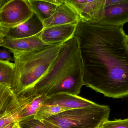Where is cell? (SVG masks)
Returning a JSON list of instances; mask_svg holds the SVG:
<instances>
[{"label": "cell", "instance_id": "cell-8", "mask_svg": "<svg viewBox=\"0 0 128 128\" xmlns=\"http://www.w3.org/2000/svg\"><path fill=\"white\" fill-rule=\"evenodd\" d=\"M80 18L74 10L63 0L52 16L43 22L44 29L67 24H77Z\"/></svg>", "mask_w": 128, "mask_h": 128}, {"label": "cell", "instance_id": "cell-25", "mask_svg": "<svg viewBox=\"0 0 128 128\" xmlns=\"http://www.w3.org/2000/svg\"><path fill=\"white\" fill-rule=\"evenodd\" d=\"M101 124V125H99L98 127L97 128H104L103 127V125Z\"/></svg>", "mask_w": 128, "mask_h": 128}, {"label": "cell", "instance_id": "cell-17", "mask_svg": "<svg viewBox=\"0 0 128 128\" xmlns=\"http://www.w3.org/2000/svg\"><path fill=\"white\" fill-rule=\"evenodd\" d=\"M66 110L64 107L56 104L43 105L37 112L34 118L42 121Z\"/></svg>", "mask_w": 128, "mask_h": 128}, {"label": "cell", "instance_id": "cell-23", "mask_svg": "<svg viewBox=\"0 0 128 128\" xmlns=\"http://www.w3.org/2000/svg\"><path fill=\"white\" fill-rule=\"evenodd\" d=\"M18 121L15 122L3 128H19Z\"/></svg>", "mask_w": 128, "mask_h": 128}, {"label": "cell", "instance_id": "cell-11", "mask_svg": "<svg viewBox=\"0 0 128 128\" xmlns=\"http://www.w3.org/2000/svg\"><path fill=\"white\" fill-rule=\"evenodd\" d=\"M98 22L104 25L123 26L128 22V0H121L117 4L105 7L103 17Z\"/></svg>", "mask_w": 128, "mask_h": 128}, {"label": "cell", "instance_id": "cell-24", "mask_svg": "<svg viewBox=\"0 0 128 128\" xmlns=\"http://www.w3.org/2000/svg\"><path fill=\"white\" fill-rule=\"evenodd\" d=\"M126 41H127V43H128V35H126Z\"/></svg>", "mask_w": 128, "mask_h": 128}, {"label": "cell", "instance_id": "cell-26", "mask_svg": "<svg viewBox=\"0 0 128 128\" xmlns=\"http://www.w3.org/2000/svg\"><path fill=\"white\" fill-rule=\"evenodd\" d=\"M19 128H20V127Z\"/></svg>", "mask_w": 128, "mask_h": 128}, {"label": "cell", "instance_id": "cell-16", "mask_svg": "<svg viewBox=\"0 0 128 128\" xmlns=\"http://www.w3.org/2000/svg\"><path fill=\"white\" fill-rule=\"evenodd\" d=\"M14 67L13 62L0 60V83L11 86Z\"/></svg>", "mask_w": 128, "mask_h": 128}, {"label": "cell", "instance_id": "cell-13", "mask_svg": "<svg viewBox=\"0 0 128 128\" xmlns=\"http://www.w3.org/2000/svg\"><path fill=\"white\" fill-rule=\"evenodd\" d=\"M25 91L28 94V99L24 107L19 114V121L34 117L47 98L45 95L36 94L32 89Z\"/></svg>", "mask_w": 128, "mask_h": 128}, {"label": "cell", "instance_id": "cell-20", "mask_svg": "<svg viewBox=\"0 0 128 128\" xmlns=\"http://www.w3.org/2000/svg\"><path fill=\"white\" fill-rule=\"evenodd\" d=\"M104 128H128V118L125 119L107 120L102 124Z\"/></svg>", "mask_w": 128, "mask_h": 128}, {"label": "cell", "instance_id": "cell-6", "mask_svg": "<svg viewBox=\"0 0 128 128\" xmlns=\"http://www.w3.org/2000/svg\"><path fill=\"white\" fill-rule=\"evenodd\" d=\"M77 13L80 19L98 22L102 19L105 0H64Z\"/></svg>", "mask_w": 128, "mask_h": 128}, {"label": "cell", "instance_id": "cell-14", "mask_svg": "<svg viewBox=\"0 0 128 128\" xmlns=\"http://www.w3.org/2000/svg\"><path fill=\"white\" fill-rule=\"evenodd\" d=\"M33 12L42 21L51 17L63 0H28Z\"/></svg>", "mask_w": 128, "mask_h": 128}, {"label": "cell", "instance_id": "cell-2", "mask_svg": "<svg viewBox=\"0 0 128 128\" xmlns=\"http://www.w3.org/2000/svg\"><path fill=\"white\" fill-rule=\"evenodd\" d=\"M84 85L78 41L74 36L64 43L48 72L31 88L50 97L58 93L78 95Z\"/></svg>", "mask_w": 128, "mask_h": 128}, {"label": "cell", "instance_id": "cell-3", "mask_svg": "<svg viewBox=\"0 0 128 128\" xmlns=\"http://www.w3.org/2000/svg\"><path fill=\"white\" fill-rule=\"evenodd\" d=\"M64 43L32 52H11L15 67L10 87L16 95L33 87L48 72Z\"/></svg>", "mask_w": 128, "mask_h": 128}, {"label": "cell", "instance_id": "cell-9", "mask_svg": "<svg viewBox=\"0 0 128 128\" xmlns=\"http://www.w3.org/2000/svg\"><path fill=\"white\" fill-rule=\"evenodd\" d=\"M44 29L43 22L36 13L28 20L15 28L9 29L6 38L21 39L35 36L40 34Z\"/></svg>", "mask_w": 128, "mask_h": 128}, {"label": "cell", "instance_id": "cell-5", "mask_svg": "<svg viewBox=\"0 0 128 128\" xmlns=\"http://www.w3.org/2000/svg\"><path fill=\"white\" fill-rule=\"evenodd\" d=\"M33 14L28 0H3L0 7V23L8 28H15Z\"/></svg>", "mask_w": 128, "mask_h": 128}, {"label": "cell", "instance_id": "cell-19", "mask_svg": "<svg viewBox=\"0 0 128 128\" xmlns=\"http://www.w3.org/2000/svg\"><path fill=\"white\" fill-rule=\"evenodd\" d=\"M18 123L20 128H48L42 121L34 117L20 120Z\"/></svg>", "mask_w": 128, "mask_h": 128}, {"label": "cell", "instance_id": "cell-1", "mask_svg": "<svg viewBox=\"0 0 128 128\" xmlns=\"http://www.w3.org/2000/svg\"><path fill=\"white\" fill-rule=\"evenodd\" d=\"M123 26L80 19L78 41L84 85L114 98L128 96V46Z\"/></svg>", "mask_w": 128, "mask_h": 128}, {"label": "cell", "instance_id": "cell-18", "mask_svg": "<svg viewBox=\"0 0 128 128\" xmlns=\"http://www.w3.org/2000/svg\"><path fill=\"white\" fill-rule=\"evenodd\" d=\"M20 105L18 107L0 117V128L4 127L13 122L19 121V114L26 103L22 99H20Z\"/></svg>", "mask_w": 128, "mask_h": 128}, {"label": "cell", "instance_id": "cell-21", "mask_svg": "<svg viewBox=\"0 0 128 128\" xmlns=\"http://www.w3.org/2000/svg\"><path fill=\"white\" fill-rule=\"evenodd\" d=\"M0 49V60L8 61L13 62L14 60L13 56H12V53L6 48L2 47Z\"/></svg>", "mask_w": 128, "mask_h": 128}, {"label": "cell", "instance_id": "cell-10", "mask_svg": "<svg viewBox=\"0 0 128 128\" xmlns=\"http://www.w3.org/2000/svg\"><path fill=\"white\" fill-rule=\"evenodd\" d=\"M97 104L80 97L67 93H58L47 97L43 105H58L66 110L92 106Z\"/></svg>", "mask_w": 128, "mask_h": 128}, {"label": "cell", "instance_id": "cell-15", "mask_svg": "<svg viewBox=\"0 0 128 128\" xmlns=\"http://www.w3.org/2000/svg\"><path fill=\"white\" fill-rule=\"evenodd\" d=\"M18 103V97L11 87L0 83V117L13 109Z\"/></svg>", "mask_w": 128, "mask_h": 128}, {"label": "cell", "instance_id": "cell-22", "mask_svg": "<svg viewBox=\"0 0 128 128\" xmlns=\"http://www.w3.org/2000/svg\"><path fill=\"white\" fill-rule=\"evenodd\" d=\"M9 28L4 27L0 23V47L4 38H6L7 33L9 31Z\"/></svg>", "mask_w": 128, "mask_h": 128}, {"label": "cell", "instance_id": "cell-12", "mask_svg": "<svg viewBox=\"0 0 128 128\" xmlns=\"http://www.w3.org/2000/svg\"><path fill=\"white\" fill-rule=\"evenodd\" d=\"M40 34L21 39L5 38L0 47L6 48L10 52H29L51 46L43 42L40 38Z\"/></svg>", "mask_w": 128, "mask_h": 128}, {"label": "cell", "instance_id": "cell-7", "mask_svg": "<svg viewBox=\"0 0 128 128\" xmlns=\"http://www.w3.org/2000/svg\"><path fill=\"white\" fill-rule=\"evenodd\" d=\"M77 24H67L44 29L40 37L43 42L49 45L63 43L74 35Z\"/></svg>", "mask_w": 128, "mask_h": 128}, {"label": "cell", "instance_id": "cell-4", "mask_svg": "<svg viewBox=\"0 0 128 128\" xmlns=\"http://www.w3.org/2000/svg\"><path fill=\"white\" fill-rule=\"evenodd\" d=\"M110 109L97 104L66 110L42 121L48 128H97L108 120Z\"/></svg>", "mask_w": 128, "mask_h": 128}]
</instances>
